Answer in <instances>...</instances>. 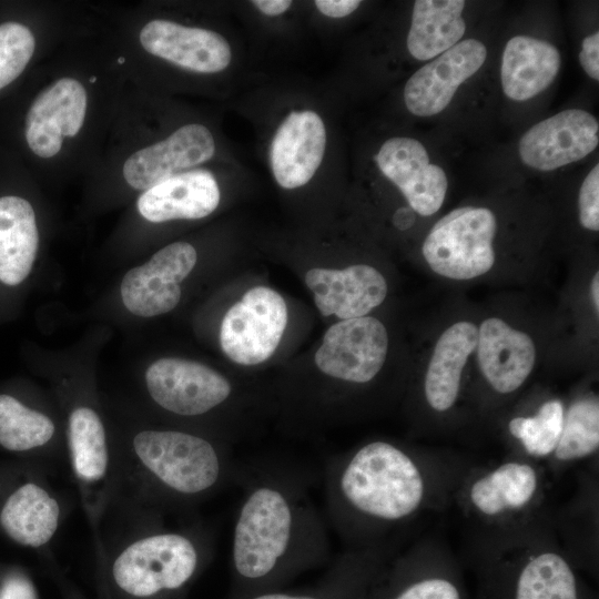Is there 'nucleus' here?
Returning a JSON list of instances; mask_svg holds the SVG:
<instances>
[{
	"instance_id": "1",
	"label": "nucleus",
	"mask_w": 599,
	"mask_h": 599,
	"mask_svg": "<svg viewBox=\"0 0 599 599\" xmlns=\"http://www.w3.org/2000/svg\"><path fill=\"white\" fill-rule=\"evenodd\" d=\"M236 484L243 496L232 530L231 598L284 588L329 565L326 524L301 475L261 464L241 467Z\"/></svg>"
},
{
	"instance_id": "2",
	"label": "nucleus",
	"mask_w": 599,
	"mask_h": 599,
	"mask_svg": "<svg viewBox=\"0 0 599 599\" xmlns=\"http://www.w3.org/2000/svg\"><path fill=\"white\" fill-rule=\"evenodd\" d=\"M435 476L428 463L383 439L328 458L324 469L326 516L347 549L382 544V537L429 505Z\"/></svg>"
},
{
	"instance_id": "3",
	"label": "nucleus",
	"mask_w": 599,
	"mask_h": 599,
	"mask_svg": "<svg viewBox=\"0 0 599 599\" xmlns=\"http://www.w3.org/2000/svg\"><path fill=\"white\" fill-rule=\"evenodd\" d=\"M134 464L152 499L186 506L236 483L241 465L226 448L204 436L179 429H145L132 440Z\"/></svg>"
},
{
	"instance_id": "4",
	"label": "nucleus",
	"mask_w": 599,
	"mask_h": 599,
	"mask_svg": "<svg viewBox=\"0 0 599 599\" xmlns=\"http://www.w3.org/2000/svg\"><path fill=\"white\" fill-rule=\"evenodd\" d=\"M213 541L197 528L155 530L125 546L112 565L120 589L140 598L182 590L211 558Z\"/></svg>"
},
{
	"instance_id": "5",
	"label": "nucleus",
	"mask_w": 599,
	"mask_h": 599,
	"mask_svg": "<svg viewBox=\"0 0 599 599\" xmlns=\"http://www.w3.org/2000/svg\"><path fill=\"white\" fill-rule=\"evenodd\" d=\"M495 214L486 207L463 206L439 219L423 244V255L436 274L457 281L489 272L496 255Z\"/></svg>"
},
{
	"instance_id": "6",
	"label": "nucleus",
	"mask_w": 599,
	"mask_h": 599,
	"mask_svg": "<svg viewBox=\"0 0 599 599\" xmlns=\"http://www.w3.org/2000/svg\"><path fill=\"white\" fill-rule=\"evenodd\" d=\"M544 480L527 458L506 459L475 471L461 485L466 509L487 524L515 521L541 502Z\"/></svg>"
},
{
	"instance_id": "7",
	"label": "nucleus",
	"mask_w": 599,
	"mask_h": 599,
	"mask_svg": "<svg viewBox=\"0 0 599 599\" xmlns=\"http://www.w3.org/2000/svg\"><path fill=\"white\" fill-rule=\"evenodd\" d=\"M286 324L287 307L283 297L272 288L256 286L224 315L220 344L233 362L257 365L274 354Z\"/></svg>"
},
{
	"instance_id": "8",
	"label": "nucleus",
	"mask_w": 599,
	"mask_h": 599,
	"mask_svg": "<svg viewBox=\"0 0 599 599\" xmlns=\"http://www.w3.org/2000/svg\"><path fill=\"white\" fill-rule=\"evenodd\" d=\"M153 402L167 413L199 417L226 404L233 395L231 382L213 368L182 358H161L145 373Z\"/></svg>"
},
{
	"instance_id": "9",
	"label": "nucleus",
	"mask_w": 599,
	"mask_h": 599,
	"mask_svg": "<svg viewBox=\"0 0 599 599\" xmlns=\"http://www.w3.org/2000/svg\"><path fill=\"white\" fill-rule=\"evenodd\" d=\"M388 351V334L377 318L362 316L332 325L315 353V364L325 375L351 384H366L382 369Z\"/></svg>"
},
{
	"instance_id": "10",
	"label": "nucleus",
	"mask_w": 599,
	"mask_h": 599,
	"mask_svg": "<svg viewBox=\"0 0 599 599\" xmlns=\"http://www.w3.org/2000/svg\"><path fill=\"white\" fill-rule=\"evenodd\" d=\"M197 254L186 242L158 251L146 263L130 270L121 283L125 307L143 317L172 311L181 298V282L195 266Z\"/></svg>"
},
{
	"instance_id": "11",
	"label": "nucleus",
	"mask_w": 599,
	"mask_h": 599,
	"mask_svg": "<svg viewBox=\"0 0 599 599\" xmlns=\"http://www.w3.org/2000/svg\"><path fill=\"white\" fill-rule=\"evenodd\" d=\"M599 143V123L580 109L561 111L532 125L519 141L524 164L552 171L590 154Z\"/></svg>"
},
{
	"instance_id": "12",
	"label": "nucleus",
	"mask_w": 599,
	"mask_h": 599,
	"mask_svg": "<svg viewBox=\"0 0 599 599\" xmlns=\"http://www.w3.org/2000/svg\"><path fill=\"white\" fill-rule=\"evenodd\" d=\"M486 58L487 49L479 40L459 41L408 79L404 88L407 110L417 116L444 111L459 85L481 68Z\"/></svg>"
},
{
	"instance_id": "13",
	"label": "nucleus",
	"mask_w": 599,
	"mask_h": 599,
	"mask_svg": "<svg viewBox=\"0 0 599 599\" xmlns=\"http://www.w3.org/2000/svg\"><path fill=\"white\" fill-rule=\"evenodd\" d=\"M375 161L415 212L430 216L441 207L448 187L447 176L440 166L430 163L419 141L405 136L390 138L382 144Z\"/></svg>"
},
{
	"instance_id": "14",
	"label": "nucleus",
	"mask_w": 599,
	"mask_h": 599,
	"mask_svg": "<svg viewBox=\"0 0 599 599\" xmlns=\"http://www.w3.org/2000/svg\"><path fill=\"white\" fill-rule=\"evenodd\" d=\"M215 152L210 130L197 123L179 128L166 139L131 154L122 173L135 190L150 187L197 164L209 161Z\"/></svg>"
},
{
	"instance_id": "15",
	"label": "nucleus",
	"mask_w": 599,
	"mask_h": 599,
	"mask_svg": "<svg viewBox=\"0 0 599 599\" xmlns=\"http://www.w3.org/2000/svg\"><path fill=\"white\" fill-rule=\"evenodd\" d=\"M87 91L73 78H61L41 91L26 116V140L42 159L57 155L65 138L77 135L85 119Z\"/></svg>"
},
{
	"instance_id": "16",
	"label": "nucleus",
	"mask_w": 599,
	"mask_h": 599,
	"mask_svg": "<svg viewBox=\"0 0 599 599\" xmlns=\"http://www.w3.org/2000/svg\"><path fill=\"white\" fill-rule=\"evenodd\" d=\"M139 39L150 54L193 72H220L232 58L231 47L220 33L169 20L148 22Z\"/></svg>"
},
{
	"instance_id": "17",
	"label": "nucleus",
	"mask_w": 599,
	"mask_h": 599,
	"mask_svg": "<svg viewBox=\"0 0 599 599\" xmlns=\"http://www.w3.org/2000/svg\"><path fill=\"white\" fill-rule=\"evenodd\" d=\"M305 283L321 314H334L342 319L365 316L382 304L387 294L384 276L366 264L344 270L312 268L305 274Z\"/></svg>"
},
{
	"instance_id": "18",
	"label": "nucleus",
	"mask_w": 599,
	"mask_h": 599,
	"mask_svg": "<svg viewBox=\"0 0 599 599\" xmlns=\"http://www.w3.org/2000/svg\"><path fill=\"white\" fill-rule=\"evenodd\" d=\"M326 146V131L313 111H294L278 126L270 151L271 167L284 189L306 184L319 167Z\"/></svg>"
},
{
	"instance_id": "19",
	"label": "nucleus",
	"mask_w": 599,
	"mask_h": 599,
	"mask_svg": "<svg viewBox=\"0 0 599 599\" xmlns=\"http://www.w3.org/2000/svg\"><path fill=\"white\" fill-rule=\"evenodd\" d=\"M476 347L485 379L501 395L517 390L535 366L536 348L531 337L497 317L481 323Z\"/></svg>"
},
{
	"instance_id": "20",
	"label": "nucleus",
	"mask_w": 599,
	"mask_h": 599,
	"mask_svg": "<svg viewBox=\"0 0 599 599\" xmlns=\"http://www.w3.org/2000/svg\"><path fill=\"white\" fill-rule=\"evenodd\" d=\"M220 203V189L213 174L192 170L176 174L144 191L138 210L148 221L197 220L211 214Z\"/></svg>"
},
{
	"instance_id": "21",
	"label": "nucleus",
	"mask_w": 599,
	"mask_h": 599,
	"mask_svg": "<svg viewBox=\"0 0 599 599\" xmlns=\"http://www.w3.org/2000/svg\"><path fill=\"white\" fill-rule=\"evenodd\" d=\"M560 63V53L550 42L529 35L512 37L501 58L504 93L514 101L530 100L554 82Z\"/></svg>"
},
{
	"instance_id": "22",
	"label": "nucleus",
	"mask_w": 599,
	"mask_h": 599,
	"mask_svg": "<svg viewBox=\"0 0 599 599\" xmlns=\"http://www.w3.org/2000/svg\"><path fill=\"white\" fill-rule=\"evenodd\" d=\"M389 550L387 544L346 549L309 586L298 589L284 587L231 599H356L361 582L380 567Z\"/></svg>"
},
{
	"instance_id": "23",
	"label": "nucleus",
	"mask_w": 599,
	"mask_h": 599,
	"mask_svg": "<svg viewBox=\"0 0 599 599\" xmlns=\"http://www.w3.org/2000/svg\"><path fill=\"white\" fill-rule=\"evenodd\" d=\"M61 517L57 498L42 485L26 481L12 490L0 508V527L14 542L40 548L55 535Z\"/></svg>"
},
{
	"instance_id": "24",
	"label": "nucleus",
	"mask_w": 599,
	"mask_h": 599,
	"mask_svg": "<svg viewBox=\"0 0 599 599\" xmlns=\"http://www.w3.org/2000/svg\"><path fill=\"white\" fill-rule=\"evenodd\" d=\"M477 339V326L466 321L453 324L438 338L424 380L425 399L433 410L445 413L455 405L463 369Z\"/></svg>"
},
{
	"instance_id": "25",
	"label": "nucleus",
	"mask_w": 599,
	"mask_h": 599,
	"mask_svg": "<svg viewBox=\"0 0 599 599\" xmlns=\"http://www.w3.org/2000/svg\"><path fill=\"white\" fill-rule=\"evenodd\" d=\"M39 247V232L32 205L23 197H0V284L21 285L30 275Z\"/></svg>"
},
{
	"instance_id": "26",
	"label": "nucleus",
	"mask_w": 599,
	"mask_h": 599,
	"mask_svg": "<svg viewBox=\"0 0 599 599\" xmlns=\"http://www.w3.org/2000/svg\"><path fill=\"white\" fill-rule=\"evenodd\" d=\"M464 8L463 0L415 1L406 41L412 57L426 61L456 45L466 30Z\"/></svg>"
},
{
	"instance_id": "27",
	"label": "nucleus",
	"mask_w": 599,
	"mask_h": 599,
	"mask_svg": "<svg viewBox=\"0 0 599 599\" xmlns=\"http://www.w3.org/2000/svg\"><path fill=\"white\" fill-rule=\"evenodd\" d=\"M68 446L73 474L89 491L106 481L111 458L105 429L99 414L91 407H75L68 419Z\"/></svg>"
},
{
	"instance_id": "28",
	"label": "nucleus",
	"mask_w": 599,
	"mask_h": 599,
	"mask_svg": "<svg viewBox=\"0 0 599 599\" xmlns=\"http://www.w3.org/2000/svg\"><path fill=\"white\" fill-rule=\"evenodd\" d=\"M516 599H578L577 581L568 560L540 539L525 540Z\"/></svg>"
},
{
	"instance_id": "29",
	"label": "nucleus",
	"mask_w": 599,
	"mask_h": 599,
	"mask_svg": "<svg viewBox=\"0 0 599 599\" xmlns=\"http://www.w3.org/2000/svg\"><path fill=\"white\" fill-rule=\"evenodd\" d=\"M599 447V402L595 396L576 399L565 409L558 444L548 459L556 466H566L588 459Z\"/></svg>"
},
{
	"instance_id": "30",
	"label": "nucleus",
	"mask_w": 599,
	"mask_h": 599,
	"mask_svg": "<svg viewBox=\"0 0 599 599\" xmlns=\"http://www.w3.org/2000/svg\"><path fill=\"white\" fill-rule=\"evenodd\" d=\"M55 433L54 423L43 413L10 394H0V446L24 453L45 446Z\"/></svg>"
},
{
	"instance_id": "31",
	"label": "nucleus",
	"mask_w": 599,
	"mask_h": 599,
	"mask_svg": "<svg viewBox=\"0 0 599 599\" xmlns=\"http://www.w3.org/2000/svg\"><path fill=\"white\" fill-rule=\"evenodd\" d=\"M564 416L562 402L549 399L534 415L511 418L508 430L529 460H548L558 444Z\"/></svg>"
},
{
	"instance_id": "32",
	"label": "nucleus",
	"mask_w": 599,
	"mask_h": 599,
	"mask_svg": "<svg viewBox=\"0 0 599 599\" xmlns=\"http://www.w3.org/2000/svg\"><path fill=\"white\" fill-rule=\"evenodd\" d=\"M35 49L31 30L19 22L0 24V90L24 70Z\"/></svg>"
},
{
	"instance_id": "33",
	"label": "nucleus",
	"mask_w": 599,
	"mask_h": 599,
	"mask_svg": "<svg viewBox=\"0 0 599 599\" xmlns=\"http://www.w3.org/2000/svg\"><path fill=\"white\" fill-rule=\"evenodd\" d=\"M580 224L590 231L599 230V165L585 177L578 195Z\"/></svg>"
},
{
	"instance_id": "34",
	"label": "nucleus",
	"mask_w": 599,
	"mask_h": 599,
	"mask_svg": "<svg viewBox=\"0 0 599 599\" xmlns=\"http://www.w3.org/2000/svg\"><path fill=\"white\" fill-rule=\"evenodd\" d=\"M390 599H460V593L451 581L429 577L405 586Z\"/></svg>"
},
{
	"instance_id": "35",
	"label": "nucleus",
	"mask_w": 599,
	"mask_h": 599,
	"mask_svg": "<svg viewBox=\"0 0 599 599\" xmlns=\"http://www.w3.org/2000/svg\"><path fill=\"white\" fill-rule=\"evenodd\" d=\"M579 62L583 71L593 80H599V32L586 37L581 44Z\"/></svg>"
},
{
	"instance_id": "36",
	"label": "nucleus",
	"mask_w": 599,
	"mask_h": 599,
	"mask_svg": "<svg viewBox=\"0 0 599 599\" xmlns=\"http://www.w3.org/2000/svg\"><path fill=\"white\" fill-rule=\"evenodd\" d=\"M0 599H37V593L26 577L11 575L0 589Z\"/></svg>"
},
{
	"instance_id": "37",
	"label": "nucleus",
	"mask_w": 599,
	"mask_h": 599,
	"mask_svg": "<svg viewBox=\"0 0 599 599\" xmlns=\"http://www.w3.org/2000/svg\"><path fill=\"white\" fill-rule=\"evenodd\" d=\"M361 4L358 0H317L316 8L331 18H343L353 13Z\"/></svg>"
},
{
	"instance_id": "38",
	"label": "nucleus",
	"mask_w": 599,
	"mask_h": 599,
	"mask_svg": "<svg viewBox=\"0 0 599 599\" xmlns=\"http://www.w3.org/2000/svg\"><path fill=\"white\" fill-rule=\"evenodd\" d=\"M252 3L266 16H280L292 4L290 0H255Z\"/></svg>"
},
{
	"instance_id": "39",
	"label": "nucleus",
	"mask_w": 599,
	"mask_h": 599,
	"mask_svg": "<svg viewBox=\"0 0 599 599\" xmlns=\"http://www.w3.org/2000/svg\"><path fill=\"white\" fill-rule=\"evenodd\" d=\"M591 298L596 311L599 309V273H596L591 282Z\"/></svg>"
},
{
	"instance_id": "40",
	"label": "nucleus",
	"mask_w": 599,
	"mask_h": 599,
	"mask_svg": "<svg viewBox=\"0 0 599 599\" xmlns=\"http://www.w3.org/2000/svg\"><path fill=\"white\" fill-rule=\"evenodd\" d=\"M118 61H119L120 63H123V62H124V59L122 58V59H119Z\"/></svg>"
},
{
	"instance_id": "41",
	"label": "nucleus",
	"mask_w": 599,
	"mask_h": 599,
	"mask_svg": "<svg viewBox=\"0 0 599 599\" xmlns=\"http://www.w3.org/2000/svg\"><path fill=\"white\" fill-rule=\"evenodd\" d=\"M97 80V78H92L90 79V82H94Z\"/></svg>"
}]
</instances>
